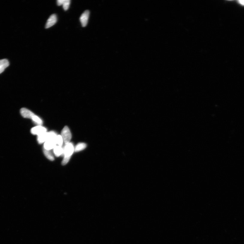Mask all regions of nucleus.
I'll list each match as a JSON object with an SVG mask.
<instances>
[{
    "label": "nucleus",
    "mask_w": 244,
    "mask_h": 244,
    "mask_svg": "<svg viewBox=\"0 0 244 244\" xmlns=\"http://www.w3.org/2000/svg\"><path fill=\"white\" fill-rule=\"evenodd\" d=\"M64 158L62 162V165H66L70 159L71 156L74 152V147L73 144L70 142L66 144L63 148Z\"/></svg>",
    "instance_id": "obj_1"
},
{
    "label": "nucleus",
    "mask_w": 244,
    "mask_h": 244,
    "mask_svg": "<svg viewBox=\"0 0 244 244\" xmlns=\"http://www.w3.org/2000/svg\"><path fill=\"white\" fill-rule=\"evenodd\" d=\"M65 144L69 143L72 138V134L68 126H65L62 130L61 135Z\"/></svg>",
    "instance_id": "obj_2"
},
{
    "label": "nucleus",
    "mask_w": 244,
    "mask_h": 244,
    "mask_svg": "<svg viewBox=\"0 0 244 244\" xmlns=\"http://www.w3.org/2000/svg\"><path fill=\"white\" fill-rule=\"evenodd\" d=\"M47 129L41 126H38L33 127L31 130V133L33 135H37L38 136L46 133Z\"/></svg>",
    "instance_id": "obj_3"
},
{
    "label": "nucleus",
    "mask_w": 244,
    "mask_h": 244,
    "mask_svg": "<svg viewBox=\"0 0 244 244\" xmlns=\"http://www.w3.org/2000/svg\"><path fill=\"white\" fill-rule=\"evenodd\" d=\"M89 15L90 12L89 10H86L80 16V20L83 27H85L87 25Z\"/></svg>",
    "instance_id": "obj_4"
},
{
    "label": "nucleus",
    "mask_w": 244,
    "mask_h": 244,
    "mask_svg": "<svg viewBox=\"0 0 244 244\" xmlns=\"http://www.w3.org/2000/svg\"><path fill=\"white\" fill-rule=\"evenodd\" d=\"M20 113L22 116L25 118L32 119L33 117L35 115L32 111L25 108L21 109Z\"/></svg>",
    "instance_id": "obj_5"
},
{
    "label": "nucleus",
    "mask_w": 244,
    "mask_h": 244,
    "mask_svg": "<svg viewBox=\"0 0 244 244\" xmlns=\"http://www.w3.org/2000/svg\"><path fill=\"white\" fill-rule=\"evenodd\" d=\"M57 146L55 140H49L45 142L44 144V149L51 150L54 149Z\"/></svg>",
    "instance_id": "obj_6"
},
{
    "label": "nucleus",
    "mask_w": 244,
    "mask_h": 244,
    "mask_svg": "<svg viewBox=\"0 0 244 244\" xmlns=\"http://www.w3.org/2000/svg\"><path fill=\"white\" fill-rule=\"evenodd\" d=\"M57 21V17L56 14H53L49 18L46 23L45 28H48L55 25Z\"/></svg>",
    "instance_id": "obj_7"
},
{
    "label": "nucleus",
    "mask_w": 244,
    "mask_h": 244,
    "mask_svg": "<svg viewBox=\"0 0 244 244\" xmlns=\"http://www.w3.org/2000/svg\"><path fill=\"white\" fill-rule=\"evenodd\" d=\"M9 65V61L6 59L0 60V74Z\"/></svg>",
    "instance_id": "obj_8"
},
{
    "label": "nucleus",
    "mask_w": 244,
    "mask_h": 244,
    "mask_svg": "<svg viewBox=\"0 0 244 244\" xmlns=\"http://www.w3.org/2000/svg\"><path fill=\"white\" fill-rule=\"evenodd\" d=\"M48 132H46L38 136L37 141L39 143L41 144L48 141Z\"/></svg>",
    "instance_id": "obj_9"
},
{
    "label": "nucleus",
    "mask_w": 244,
    "mask_h": 244,
    "mask_svg": "<svg viewBox=\"0 0 244 244\" xmlns=\"http://www.w3.org/2000/svg\"><path fill=\"white\" fill-rule=\"evenodd\" d=\"M53 152L56 156L59 157L63 155V148L61 146H56L53 149Z\"/></svg>",
    "instance_id": "obj_10"
},
{
    "label": "nucleus",
    "mask_w": 244,
    "mask_h": 244,
    "mask_svg": "<svg viewBox=\"0 0 244 244\" xmlns=\"http://www.w3.org/2000/svg\"><path fill=\"white\" fill-rule=\"evenodd\" d=\"M87 144L84 143H79L74 147V152H79L86 148Z\"/></svg>",
    "instance_id": "obj_11"
},
{
    "label": "nucleus",
    "mask_w": 244,
    "mask_h": 244,
    "mask_svg": "<svg viewBox=\"0 0 244 244\" xmlns=\"http://www.w3.org/2000/svg\"><path fill=\"white\" fill-rule=\"evenodd\" d=\"M43 153L45 156L48 159L51 161H53L54 159L53 155L50 150L43 149Z\"/></svg>",
    "instance_id": "obj_12"
},
{
    "label": "nucleus",
    "mask_w": 244,
    "mask_h": 244,
    "mask_svg": "<svg viewBox=\"0 0 244 244\" xmlns=\"http://www.w3.org/2000/svg\"><path fill=\"white\" fill-rule=\"evenodd\" d=\"M38 126L42 125L43 121L42 120L37 116L35 115L31 119Z\"/></svg>",
    "instance_id": "obj_13"
},
{
    "label": "nucleus",
    "mask_w": 244,
    "mask_h": 244,
    "mask_svg": "<svg viewBox=\"0 0 244 244\" xmlns=\"http://www.w3.org/2000/svg\"><path fill=\"white\" fill-rule=\"evenodd\" d=\"M56 144L58 146L62 147L63 146L64 141L61 135H58L55 140Z\"/></svg>",
    "instance_id": "obj_14"
},
{
    "label": "nucleus",
    "mask_w": 244,
    "mask_h": 244,
    "mask_svg": "<svg viewBox=\"0 0 244 244\" xmlns=\"http://www.w3.org/2000/svg\"><path fill=\"white\" fill-rule=\"evenodd\" d=\"M70 2L71 1L70 0H64L63 5V8L65 11H67L68 9L70 4Z\"/></svg>",
    "instance_id": "obj_15"
},
{
    "label": "nucleus",
    "mask_w": 244,
    "mask_h": 244,
    "mask_svg": "<svg viewBox=\"0 0 244 244\" xmlns=\"http://www.w3.org/2000/svg\"><path fill=\"white\" fill-rule=\"evenodd\" d=\"M64 1V0H58L57 1V4L58 6H61V5H63Z\"/></svg>",
    "instance_id": "obj_16"
},
{
    "label": "nucleus",
    "mask_w": 244,
    "mask_h": 244,
    "mask_svg": "<svg viewBox=\"0 0 244 244\" xmlns=\"http://www.w3.org/2000/svg\"><path fill=\"white\" fill-rule=\"evenodd\" d=\"M238 2L241 4L244 5V1H239Z\"/></svg>",
    "instance_id": "obj_17"
}]
</instances>
